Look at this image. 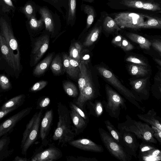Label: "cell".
I'll return each instance as SVG.
<instances>
[{
	"instance_id": "1",
	"label": "cell",
	"mask_w": 161,
	"mask_h": 161,
	"mask_svg": "<svg viewBox=\"0 0 161 161\" xmlns=\"http://www.w3.org/2000/svg\"><path fill=\"white\" fill-rule=\"evenodd\" d=\"M58 121L57 126L52 136V139L58 142L61 147L74 140L75 136L72 125L69 110L62 103H58Z\"/></svg>"
},
{
	"instance_id": "2",
	"label": "cell",
	"mask_w": 161,
	"mask_h": 161,
	"mask_svg": "<svg viewBox=\"0 0 161 161\" xmlns=\"http://www.w3.org/2000/svg\"><path fill=\"white\" fill-rule=\"evenodd\" d=\"M86 64L84 61L80 62L78 81L80 94L76 101L73 102L77 106L84 111H86L87 103L93 100L97 96L88 73Z\"/></svg>"
},
{
	"instance_id": "3",
	"label": "cell",
	"mask_w": 161,
	"mask_h": 161,
	"mask_svg": "<svg viewBox=\"0 0 161 161\" xmlns=\"http://www.w3.org/2000/svg\"><path fill=\"white\" fill-rule=\"evenodd\" d=\"M126 120L118 124V130H122L134 134L136 137L142 142L157 144V141L153 136L154 131L152 127L146 123L133 119L128 115Z\"/></svg>"
},
{
	"instance_id": "4",
	"label": "cell",
	"mask_w": 161,
	"mask_h": 161,
	"mask_svg": "<svg viewBox=\"0 0 161 161\" xmlns=\"http://www.w3.org/2000/svg\"><path fill=\"white\" fill-rule=\"evenodd\" d=\"M99 72L131 103L142 112L145 107L141 105L142 100L133 92L123 86L111 71L103 67L97 68Z\"/></svg>"
},
{
	"instance_id": "5",
	"label": "cell",
	"mask_w": 161,
	"mask_h": 161,
	"mask_svg": "<svg viewBox=\"0 0 161 161\" xmlns=\"http://www.w3.org/2000/svg\"><path fill=\"white\" fill-rule=\"evenodd\" d=\"M107 101H103L104 108L112 118L119 119L122 109L127 107L124 99L109 86H105Z\"/></svg>"
},
{
	"instance_id": "6",
	"label": "cell",
	"mask_w": 161,
	"mask_h": 161,
	"mask_svg": "<svg viewBox=\"0 0 161 161\" xmlns=\"http://www.w3.org/2000/svg\"><path fill=\"white\" fill-rule=\"evenodd\" d=\"M98 131L102 142L113 156L121 161H130L132 160V156L109 133L101 127L99 128Z\"/></svg>"
},
{
	"instance_id": "7",
	"label": "cell",
	"mask_w": 161,
	"mask_h": 161,
	"mask_svg": "<svg viewBox=\"0 0 161 161\" xmlns=\"http://www.w3.org/2000/svg\"><path fill=\"white\" fill-rule=\"evenodd\" d=\"M1 35L4 37L13 57L15 61L18 70L20 68V55L17 42L7 22L3 18L0 19Z\"/></svg>"
},
{
	"instance_id": "8",
	"label": "cell",
	"mask_w": 161,
	"mask_h": 161,
	"mask_svg": "<svg viewBox=\"0 0 161 161\" xmlns=\"http://www.w3.org/2000/svg\"><path fill=\"white\" fill-rule=\"evenodd\" d=\"M147 16L132 12H121L117 14L114 20L121 28H141Z\"/></svg>"
},
{
	"instance_id": "9",
	"label": "cell",
	"mask_w": 161,
	"mask_h": 161,
	"mask_svg": "<svg viewBox=\"0 0 161 161\" xmlns=\"http://www.w3.org/2000/svg\"><path fill=\"white\" fill-rule=\"evenodd\" d=\"M32 109L31 107L23 109L2 123L0 124V138L12 132L16 124L28 115Z\"/></svg>"
},
{
	"instance_id": "10",
	"label": "cell",
	"mask_w": 161,
	"mask_h": 161,
	"mask_svg": "<svg viewBox=\"0 0 161 161\" xmlns=\"http://www.w3.org/2000/svg\"><path fill=\"white\" fill-rule=\"evenodd\" d=\"M36 117L28 134L27 139L21 149V153L26 155L29 147L36 141L39 133L40 122L42 116L43 110L36 113Z\"/></svg>"
},
{
	"instance_id": "11",
	"label": "cell",
	"mask_w": 161,
	"mask_h": 161,
	"mask_svg": "<svg viewBox=\"0 0 161 161\" xmlns=\"http://www.w3.org/2000/svg\"><path fill=\"white\" fill-rule=\"evenodd\" d=\"M121 135L122 146L127 152L132 156L136 158L137 152L138 149L139 144L135 135L129 131L119 130Z\"/></svg>"
},
{
	"instance_id": "12",
	"label": "cell",
	"mask_w": 161,
	"mask_h": 161,
	"mask_svg": "<svg viewBox=\"0 0 161 161\" xmlns=\"http://www.w3.org/2000/svg\"><path fill=\"white\" fill-rule=\"evenodd\" d=\"M63 156L61 150L53 145L43 150L36 152L30 160L32 161H54L61 158Z\"/></svg>"
},
{
	"instance_id": "13",
	"label": "cell",
	"mask_w": 161,
	"mask_h": 161,
	"mask_svg": "<svg viewBox=\"0 0 161 161\" xmlns=\"http://www.w3.org/2000/svg\"><path fill=\"white\" fill-rule=\"evenodd\" d=\"M68 143L72 147L86 151L95 153H102L104 151V149L101 145L87 138L73 140Z\"/></svg>"
},
{
	"instance_id": "14",
	"label": "cell",
	"mask_w": 161,
	"mask_h": 161,
	"mask_svg": "<svg viewBox=\"0 0 161 161\" xmlns=\"http://www.w3.org/2000/svg\"><path fill=\"white\" fill-rule=\"evenodd\" d=\"M53 119V111L51 109L45 112L40 124L39 134L43 146L47 145L48 143L47 137L50 130Z\"/></svg>"
},
{
	"instance_id": "15",
	"label": "cell",
	"mask_w": 161,
	"mask_h": 161,
	"mask_svg": "<svg viewBox=\"0 0 161 161\" xmlns=\"http://www.w3.org/2000/svg\"><path fill=\"white\" fill-rule=\"evenodd\" d=\"M49 42V37L47 35L40 37L35 42L32 51V53L34 55V64L38 62L47 50Z\"/></svg>"
},
{
	"instance_id": "16",
	"label": "cell",
	"mask_w": 161,
	"mask_h": 161,
	"mask_svg": "<svg viewBox=\"0 0 161 161\" xmlns=\"http://www.w3.org/2000/svg\"><path fill=\"white\" fill-rule=\"evenodd\" d=\"M122 3L130 8L157 11L161 9L159 4L154 3L144 2L138 0H123Z\"/></svg>"
},
{
	"instance_id": "17",
	"label": "cell",
	"mask_w": 161,
	"mask_h": 161,
	"mask_svg": "<svg viewBox=\"0 0 161 161\" xmlns=\"http://www.w3.org/2000/svg\"><path fill=\"white\" fill-rule=\"evenodd\" d=\"M148 78L130 81V84L136 95L142 100L147 99L149 97V90L147 87Z\"/></svg>"
},
{
	"instance_id": "18",
	"label": "cell",
	"mask_w": 161,
	"mask_h": 161,
	"mask_svg": "<svg viewBox=\"0 0 161 161\" xmlns=\"http://www.w3.org/2000/svg\"><path fill=\"white\" fill-rule=\"evenodd\" d=\"M69 112L73 130L76 136L83 132L88 123L74 109L70 108Z\"/></svg>"
},
{
	"instance_id": "19",
	"label": "cell",
	"mask_w": 161,
	"mask_h": 161,
	"mask_svg": "<svg viewBox=\"0 0 161 161\" xmlns=\"http://www.w3.org/2000/svg\"><path fill=\"white\" fill-rule=\"evenodd\" d=\"M136 116L139 119L146 123L161 130V118L157 116L154 109L149 110L145 114H138Z\"/></svg>"
},
{
	"instance_id": "20",
	"label": "cell",
	"mask_w": 161,
	"mask_h": 161,
	"mask_svg": "<svg viewBox=\"0 0 161 161\" xmlns=\"http://www.w3.org/2000/svg\"><path fill=\"white\" fill-rule=\"evenodd\" d=\"M0 48L4 59L14 71L18 70L16 63L4 37L0 35Z\"/></svg>"
},
{
	"instance_id": "21",
	"label": "cell",
	"mask_w": 161,
	"mask_h": 161,
	"mask_svg": "<svg viewBox=\"0 0 161 161\" xmlns=\"http://www.w3.org/2000/svg\"><path fill=\"white\" fill-rule=\"evenodd\" d=\"M10 138L8 135L0 138V161L9 157L13 153L14 149L9 148Z\"/></svg>"
},
{
	"instance_id": "22",
	"label": "cell",
	"mask_w": 161,
	"mask_h": 161,
	"mask_svg": "<svg viewBox=\"0 0 161 161\" xmlns=\"http://www.w3.org/2000/svg\"><path fill=\"white\" fill-rule=\"evenodd\" d=\"M138 158L140 161H160L161 160V152L156 147L139 153Z\"/></svg>"
},
{
	"instance_id": "23",
	"label": "cell",
	"mask_w": 161,
	"mask_h": 161,
	"mask_svg": "<svg viewBox=\"0 0 161 161\" xmlns=\"http://www.w3.org/2000/svg\"><path fill=\"white\" fill-rule=\"evenodd\" d=\"M89 114L93 116L98 118L103 114L104 106L103 102L100 100H92L88 102L86 105Z\"/></svg>"
},
{
	"instance_id": "24",
	"label": "cell",
	"mask_w": 161,
	"mask_h": 161,
	"mask_svg": "<svg viewBox=\"0 0 161 161\" xmlns=\"http://www.w3.org/2000/svg\"><path fill=\"white\" fill-rule=\"evenodd\" d=\"M25 96L20 94L9 100L0 107V111L5 110L14 107L19 108L24 103Z\"/></svg>"
},
{
	"instance_id": "25",
	"label": "cell",
	"mask_w": 161,
	"mask_h": 161,
	"mask_svg": "<svg viewBox=\"0 0 161 161\" xmlns=\"http://www.w3.org/2000/svg\"><path fill=\"white\" fill-rule=\"evenodd\" d=\"M126 35L132 41L139 44L142 48L147 50L150 49L151 42L142 36L132 33H127Z\"/></svg>"
},
{
	"instance_id": "26",
	"label": "cell",
	"mask_w": 161,
	"mask_h": 161,
	"mask_svg": "<svg viewBox=\"0 0 161 161\" xmlns=\"http://www.w3.org/2000/svg\"><path fill=\"white\" fill-rule=\"evenodd\" d=\"M39 13L45 23L46 29L50 32H53L54 24L52 16L48 9L45 8L40 9Z\"/></svg>"
},
{
	"instance_id": "27",
	"label": "cell",
	"mask_w": 161,
	"mask_h": 161,
	"mask_svg": "<svg viewBox=\"0 0 161 161\" xmlns=\"http://www.w3.org/2000/svg\"><path fill=\"white\" fill-rule=\"evenodd\" d=\"M53 54L51 53L45 58L36 66L33 74L39 75L43 74L49 66L53 57Z\"/></svg>"
},
{
	"instance_id": "28",
	"label": "cell",
	"mask_w": 161,
	"mask_h": 161,
	"mask_svg": "<svg viewBox=\"0 0 161 161\" xmlns=\"http://www.w3.org/2000/svg\"><path fill=\"white\" fill-rule=\"evenodd\" d=\"M102 30L101 26H96L87 36L83 44L85 47L92 45L97 39Z\"/></svg>"
},
{
	"instance_id": "29",
	"label": "cell",
	"mask_w": 161,
	"mask_h": 161,
	"mask_svg": "<svg viewBox=\"0 0 161 161\" xmlns=\"http://www.w3.org/2000/svg\"><path fill=\"white\" fill-rule=\"evenodd\" d=\"M63 64L67 73L71 77L76 78L78 77L79 69L74 68L70 64L68 56L64 54L63 55Z\"/></svg>"
},
{
	"instance_id": "30",
	"label": "cell",
	"mask_w": 161,
	"mask_h": 161,
	"mask_svg": "<svg viewBox=\"0 0 161 161\" xmlns=\"http://www.w3.org/2000/svg\"><path fill=\"white\" fill-rule=\"evenodd\" d=\"M103 26L105 31L108 33L121 30L114 20L109 16H107L105 18L103 22Z\"/></svg>"
},
{
	"instance_id": "31",
	"label": "cell",
	"mask_w": 161,
	"mask_h": 161,
	"mask_svg": "<svg viewBox=\"0 0 161 161\" xmlns=\"http://www.w3.org/2000/svg\"><path fill=\"white\" fill-rule=\"evenodd\" d=\"M104 122L111 136L122 146L121 136L119 131L114 127L109 120H105Z\"/></svg>"
},
{
	"instance_id": "32",
	"label": "cell",
	"mask_w": 161,
	"mask_h": 161,
	"mask_svg": "<svg viewBox=\"0 0 161 161\" xmlns=\"http://www.w3.org/2000/svg\"><path fill=\"white\" fill-rule=\"evenodd\" d=\"M129 71L131 75L135 76H144L148 72L146 66L133 63L129 65Z\"/></svg>"
},
{
	"instance_id": "33",
	"label": "cell",
	"mask_w": 161,
	"mask_h": 161,
	"mask_svg": "<svg viewBox=\"0 0 161 161\" xmlns=\"http://www.w3.org/2000/svg\"><path fill=\"white\" fill-rule=\"evenodd\" d=\"M83 11L87 15L86 28L88 29L94 21L95 17V11L92 7L88 5H84Z\"/></svg>"
},
{
	"instance_id": "34",
	"label": "cell",
	"mask_w": 161,
	"mask_h": 161,
	"mask_svg": "<svg viewBox=\"0 0 161 161\" xmlns=\"http://www.w3.org/2000/svg\"><path fill=\"white\" fill-rule=\"evenodd\" d=\"M141 28L161 29V19L149 16L147 20L141 26Z\"/></svg>"
},
{
	"instance_id": "35",
	"label": "cell",
	"mask_w": 161,
	"mask_h": 161,
	"mask_svg": "<svg viewBox=\"0 0 161 161\" xmlns=\"http://www.w3.org/2000/svg\"><path fill=\"white\" fill-rule=\"evenodd\" d=\"M63 87L64 91L69 96L75 97L78 96L77 89L75 85L71 82L67 81L63 83Z\"/></svg>"
},
{
	"instance_id": "36",
	"label": "cell",
	"mask_w": 161,
	"mask_h": 161,
	"mask_svg": "<svg viewBox=\"0 0 161 161\" xmlns=\"http://www.w3.org/2000/svg\"><path fill=\"white\" fill-rule=\"evenodd\" d=\"M50 68L52 72L54 74L58 75L60 73L62 70V64L60 57L57 55L52 61Z\"/></svg>"
},
{
	"instance_id": "37",
	"label": "cell",
	"mask_w": 161,
	"mask_h": 161,
	"mask_svg": "<svg viewBox=\"0 0 161 161\" xmlns=\"http://www.w3.org/2000/svg\"><path fill=\"white\" fill-rule=\"evenodd\" d=\"M76 10V0H69V11L67 21H73L75 16Z\"/></svg>"
},
{
	"instance_id": "38",
	"label": "cell",
	"mask_w": 161,
	"mask_h": 161,
	"mask_svg": "<svg viewBox=\"0 0 161 161\" xmlns=\"http://www.w3.org/2000/svg\"><path fill=\"white\" fill-rule=\"evenodd\" d=\"M69 106L70 108L75 110L79 115H80L88 123L89 122V118L86 111L82 110L77 106L73 102H70L69 103Z\"/></svg>"
},
{
	"instance_id": "39",
	"label": "cell",
	"mask_w": 161,
	"mask_h": 161,
	"mask_svg": "<svg viewBox=\"0 0 161 161\" xmlns=\"http://www.w3.org/2000/svg\"><path fill=\"white\" fill-rule=\"evenodd\" d=\"M36 115V113H35L26 125L25 129L23 135V137L21 142V148L22 147L27 139L28 133L33 125Z\"/></svg>"
},
{
	"instance_id": "40",
	"label": "cell",
	"mask_w": 161,
	"mask_h": 161,
	"mask_svg": "<svg viewBox=\"0 0 161 161\" xmlns=\"http://www.w3.org/2000/svg\"><path fill=\"white\" fill-rule=\"evenodd\" d=\"M43 21L42 18L39 20H37L34 16L32 15L30 19L29 23L31 28L36 29L42 26Z\"/></svg>"
},
{
	"instance_id": "41",
	"label": "cell",
	"mask_w": 161,
	"mask_h": 161,
	"mask_svg": "<svg viewBox=\"0 0 161 161\" xmlns=\"http://www.w3.org/2000/svg\"><path fill=\"white\" fill-rule=\"evenodd\" d=\"M50 103V100L48 97H46L40 99L37 102L36 109L43 110L49 105Z\"/></svg>"
},
{
	"instance_id": "42",
	"label": "cell",
	"mask_w": 161,
	"mask_h": 161,
	"mask_svg": "<svg viewBox=\"0 0 161 161\" xmlns=\"http://www.w3.org/2000/svg\"><path fill=\"white\" fill-rule=\"evenodd\" d=\"M68 161H98L95 158H87L80 156H70L67 157Z\"/></svg>"
},
{
	"instance_id": "43",
	"label": "cell",
	"mask_w": 161,
	"mask_h": 161,
	"mask_svg": "<svg viewBox=\"0 0 161 161\" xmlns=\"http://www.w3.org/2000/svg\"><path fill=\"white\" fill-rule=\"evenodd\" d=\"M69 56L79 62L81 58L80 53L74 45L71 46L70 47Z\"/></svg>"
},
{
	"instance_id": "44",
	"label": "cell",
	"mask_w": 161,
	"mask_h": 161,
	"mask_svg": "<svg viewBox=\"0 0 161 161\" xmlns=\"http://www.w3.org/2000/svg\"><path fill=\"white\" fill-rule=\"evenodd\" d=\"M0 86L3 90H8L11 87V84L8 79L4 75H0Z\"/></svg>"
},
{
	"instance_id": "45",
	"label": "cell",
	"mask_w": 161,
	"mask_h": 161,
	"mask_svg": "<svg viewBox=\"0 0 161 161\" xmlns=\"http://www.w3.org/2000/svg\"><path fill=\"white\" fill-rule=\"evenodd\" d=\"M46 81H41L36 83L31 88V91L35 92L40 91L44 88L47 84Z\"/></svg>"
},
{
	"instance_id": "46",
	"label": "cell",
	"mask_w": 161,
	"mask_h": 161,
	"mask_svg": "<svg viewBox=\"0 0 161 161\" xmlns=\"http://www.w3.org/2000/svg\"><path fill=\"white\" fill-rule=\"evenodd\" d=\"M125 60L126 61L128 62H131L134 64L141 65L146 66L147 65V63L143 60L133 56H129L127 57Z\"/></svg>"
},
{
	"instance_id": "47",
	"label": "cell",
	"mask_w": 161,
	"mask_h": 161,
	"mask_svg": "<svg viewBox=\"0 0 161 161\" xmlns=\"http://www.w3.org/2000/svg\"><path fill=\"white\" fill-rule=\"evenodd\" d=\"M120 47L126 51L132 50L134 48V46L124 37L122 38Z\"/></svg>"
},
{
	"instance_id": "48",
	"label": "cell",
	"mask_w": 161,
	"mask_h": 161,
	"mask_svg": "<svg viewBox=\"0 0 161 161\" xmlns=\"http://www.w3.org/2000/svg\"><path fill=\"white\" fill-rule=\"evenodd\" d=\"M153 128V136L158 141L160 144L161 143V130L158 129L157 127L151 126Z\"/></svg>"
},
{
	"instance_id": "49",
	"label": "cell",
	"mask_w": 161,
	"mask_h": 161,
	"mask_svg": "<svg viewBox=\"0 0 161 161\" xmlns=\"http://www.w3.org/2000/svg\"><path fill=\"white\" fill-rule=\"evenodd\" d=\"M24 10L27 17L30 19L33 12V9L32 6L29 4L26 5L24 7Z\"/></svg>"
},
{
	"instance_id": "50",
	"label": "cell",
	"mask_w": 161,
	"mask_h": 161,
	"mask_svg": "<svg viewBox=\"0 0 161 161\" xmlns=\"http://www.w3.org/2000/svg\"><path fill=\"white\" fill-rule=\"evenodd\" d=\"M123 37L120 35H117L112 39V43L117 46L120 47Z\"/></svg>"
},
{
	"instance_id": "51",
	"label": "cell",
	"mask_w": 161,
	"mask_h": 161,
	"mask_svg": "<svg viewBox=\"0 0 161 161\" xmlns=\"http://www.w3.org/2000/svg\"><path fill=\"white\" fill-rule=\"evenodd\" d=\"M18 108L14 107L5 110L0 111V120L4 117L11 112L17 109Z\"/></svg>"
},
{
	"instance_id": "52",
	"label": "cell",
	"mask_w": 161,
	"mask_h": 161,
	"mask_svg": "<svg viewBox=\"0 0 161 161\" xmlns=\"http://www.w3.org/2000/svg\"><path fill=\"white\" fill-rule=\"evenodd\" d=\"M151 45L155 49L161 53V43L160 41L156 40L151 43Z\"/></svg>"
},
{
	"instance_id": "53",
	"label": "cell",
	"mask_w": 161,
	"mask_h": 161,
	"mask_svg": "<svg viewBox=\"0 0 161 161\" xmlns=\"http://www.w3.org/2000/svg\"><path fill=\"white\" fill-rule=\"evenodd\" d=\"M68 59L69 61L70 64L74 68L77 69H79V66L80 62L69 57L68 56Z\"/></svg>"
},
{
	"instance_id": "54",
	"label": "cell",
	"mask_w": 161,
	"mask_h": 161,
	"mask_svg": "<svg viewBox=\"0 0 161 161\" xmlns=\"http://www.w3.org/2000/svg\"><path fill=\"white\" fill-rule=\"evenodd\" d=\"M3 1L6 7L8 8V11L14 8V7L11 0H3Z\"/></svg>"
},
{
	"instance_id": "55",
	"label": "cell",
	"mask_w": 161,
	"mask_h": 161,
	"mask_svg": "<svg viewBox=\"0 0 161 161\" xmlns=\"http://www.w3.org/2000/svg\"><path fill=\"white\" fill-rule=\"evenodd\" d=\"M13 160L15 161H29L30 160L26 158L21 157L17 156L15 157Z\"/></svg>"
},
{
	"instance_id": "56",
	"label": "cell",
	"mask_w": 161,
	"mask_h": 161,
	"mask_svg": "<svg viewBox=\"0 0 161 161\" xmlns=\"http://www.w3.org/2000/svg\"><path fill=\"white\" fill-rule=\"evenodd\" d=\"M74 46L77 49V50L80 53L82 49V46L78 42H75Z\"/></svg>"
},
{
	"instance_id": "57",
	"label": "cell",
	"mask_w": 161,
	"mask_h": 161,
	"mask_svg": "<svg viewBox=\"0 0 161 161\" xmlns=\"http://www.w3.org/2000/svg\"><path fill=\"white\" fill-rule=\"evenodd\" d=\"M155 60L158 64H159L160 66L161 65V62L160 60L158 59H155Z\"/></svg>"
},
{
	"instance_id": "58",
	"label": "cell",
	"mask_w": 161,
	"mask_h": 161,
	"mask_svg": "<svg viewBox=\"0 0 161 161\" xmlns=\"http://www.w3.org/2000/svg\"><path fill=\"white\" fill-rule=\"evenodd\" d=\"M87 0L89 2H91L94 0Z\"/></svg>"
},
{
	"instance_id": "59",
	"label": "cell",
	"mask_w": 161,
	"mask_h": 161,
	"mask_svg": "<svg viewBox=\"0 0 161 161\" xmlns=\"http://www.w3.org/2000/svg\"><path fill=\"white\" fill-rule=\"evenodd\" d=\"M1 102H2V100L1 99V98H0V103Z\"/></svg>"
}]
</instances>
